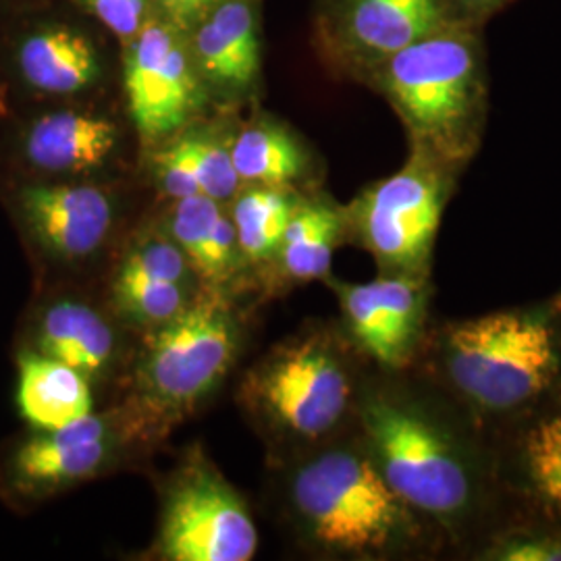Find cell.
<instances>
[{
  "instance_id": "6da1fadb",
  "label": "cell",
  "mask_w": 561,
  "mask_h": 561,
  "mask_svg": "<svg viewBox=\"0 0 561 561\" xmlns=\"http://www.w3.org/2000/svg\"><path fill=\"white\" fill-rule=\"evenodd\" d=\"M403 121L412 148L463 169L489 113L482 27L449 23L379 65L368 78Z\"/></svg>"
},
{
  "instance_id": "7a4b0ae2",
  "label": "cell",
  "mask_w": 561,
  "mask_h": 561,
  "mask_svg": "<svg viewBox=\"0 0 561 561\" xmlns=\"http://www.w3.org/2000/svg\"><path fill=\"white\" fill-rule=\"evenodd\" d=\"M443 360L454 387L482 410H516L560 373V333L545 310H505L451 324Z\"/></svg>"
},
{
  "instance_id": "3957f363",
  "label": "cell",
  "mask_w": 561,
  "mask_h": 561,
  "mask_svg": "<svg viewBox=\"0 0 561 561\" xmlns=\"http://www.w3.org/2000/svg\"><path fill=\"white\" fill-rule=\"evenodd\" d=\"M291 502L310 537L335 553L379 556L412 535V510L358 451L333 449L306 461Z\"/></svg>"
},
{
  "instance_id": "277c9868",
  "label": "cell",
  "mask_w": 561,
  "mask_h": 561,
  "mask_svg": "<svg viewBox=\"0 0 561 561\" xmlns=\"http://www.w3.org/2000/svg\"><path fill=\"white\" fill-rule=\"evenodd\" d=\"M370 460L412 512L454 520L472 502L470 468L435 422L400 401L377 398L364 405Z\"/></svg>"
},
{
  "instance_id": "5b68a950",
  "label": "cell",
  "mask_w": 561,
  "mask_h": 561,
  "mask_svg": "<svg viewBox=\"0 0 561 561\" xmlns=\"http://www.w3.org/2000/svg\"><path fill=\"white\" fill-rule=\"evenodd\" d=\"M460 169L412 148L398 173L364 190L352 221L366 250L393 275L424 279Z\"/></svg>"
},
{
  "instance_id": "8992f818",
  "label": "cell",
  "mask_w": 561,
  "mask_h": 561,
  "mask_svg": "<svg viewBox=\"0 0 561 561\" xmlns=\"http://www.w3.org/2000/svg\"><path fill=\"white\" fill-rule=\"evenodd\" d=\"M123 85L131 121L148 141L180 131L204 102V80L187 34L159 13L125 44Z\"/></svg>"
},
{
  "instance_id": "52a82bcc",
  "label": "cell",
  "mask_w": 561,
  "mask_h": 561,
  "mask_svg": "<svg viewBox=\"0 0 561 561\" xmlns=\"http://www.w3.org/2000/svg\"><path fill=\"white\" fill-rule=\"evenodd\" d=\"M238 352V324L217 300L187 306L148 343L140 375L146 391L169 408L202 400L229 370Z\"/></svg>"
},
{
  "instance_id": "ba28073f",
  "label": "cell",
  "mask_w": 561,
  "mask_h": 561,
  "mask_svg": "<svg viewBox=\"0 0 561 561\" xmlns=\"http://www.w3.org/2000/svg\"><path fill=\"white\" fill-rule=\"evenodd\" d=\"M259 530L240 495L206 463H190L162 505L159 551L171 561H248Z\"/></svg>"
},
{
  "instance_id": "9c48e42d",
  "label": "cell",
  "mask_w": 561,
  "mask_h": 561,
  "mask_svg": "<svg viewBox=\"0 0 561 561\" xmlns=\"http://www.w3.org/2000/svg\"><path fill=\"white\" fill-rule=\"evenodd\" d=\"M250 391L280 431L317 439L333 431L347 412L352 381L340 356L324 341L304 340L264 362Z\"/></svg>"
},
{
  "instance_id": "30bf717a",
  "label": "cell",
  "mask_w": 561,
  "mask_h": 561,
  "mask_svg": "<svg viewBox=\"0 0 561 561\" xmlns=\"http://www.w3.org/2000/svg\"><path fill=\"white\" fill-rule=\"evenodd\" d=\"M449 23L447 0H324L319 36L335 65L366 80L385 60Z\"/></svg>"
},
{
  "instance_id": "8fae6325",
  "label": "cell",
  "mask_w": 561,
  "mask_h": 561,
  "mask_svg": "<svg viewBox=\"0 0 561 561\" xmlns=\"http://www.w3.org/2000/svg\"><path fill=\"white\" fill-rule=\"evenodd\" d=\"M337 296L352 335L368 356L389 368L410 362L424 324V279L387 275L366 283H337Z\"/></svg>"
},
{
  "instance_id": "7c38bea8",
  "label": "cell",
  "mask_w": 561,
  "mask_h": 561,
  "mask_svg": "<svg viewBox=\"0 0 561 561\" xmlns=\"http://www.w3.org/2000/svg\"><path fill=\"white\" fill-rule=\"evenodd\" d=\"M15 206L27 233L60 261H81L94 254L115 219L113 201L85 183L23 185Z\"/></svg>"
},
{
  "instance_id": "4fadbf2b",
  "label": "cell",
  "mask_w": 561,
  "mask_h": 561,
  "mask_svg": "<svg viewBox=\"0 0 561 561\" xmlns=\"http://www.w3.org/2000/svg\"><path fill=\"white\" fill-rule=\"evenodd\" d=\"M111 454L106 422L90 414L21 442L9 456L7 481L21 497H44L94 477Z\"/></svg>"
},
{
  "instance_id": "5bb4252c",
  "label": "cell",
  "mask_w": 561,
  "mask_h": 561,
  "mask_svg": "<svg viewBox=\"0 0 561 561\" xmlns=\"http://www.w3.org/2000/svg\"><path fill=\"white\" fill-rule=\"evenodd\" d=\"M187 42L204 85L243 94L261 78V0H219Z\"/></svg>"
},
{
  "instance_id": "9a60e30c",
  "label": "cell",
  "mask_w": 561,
  "mask_h": 561,
  "mask_svg": "<svg viewBox=\"0 0 561 561\" xmlns=\"http://www.w3.org/2000/svg\"><path fill=\"white\" fill-rule=\"evenodd\" d=\"M117 125L101 115L60 108L38 115L21 136L30 167L50 175H80L99 169L117 148Z\"/></svg>"
},
{
  "instance_id": "2e32d148",
  "label": "cell",
  "mask_w": 561,
  "mask_h": 561,
  "mask_svg": "<svg viewBox=\"0 0 561 561\" xmlns=\"http://www.w3.org/2000/svg\"><path fill=\"white\" fill-rule=\"evenodd\" d=\"M21 80L48 96H71L94 85L101 60L94 44L67 25H42L15 50Z\"/></svg>"
},
{
  "instance_id": "e0dca14e",
  "label": "cell",
  "mask_w": 561,
  "mask_h": 561,
  "mask_svg": "<svg viewBox=\"0 0 561 561\" xmlns=\"http://www.w3.org/2000/svg\"><path fill=\"white\" fill-rule=\"evenodd\" d=\"M18 408L36 431H53L94 414L90 379L65 362L23 352L18 366Z\"/></svg>"
},
{
  "instance_id": "ac0fdd59",
  "label": "cell",
  "mask_w": 561,
  "mask_h": 561,
  "mask_svg": "<svg viewBox=\"0 0 561 561\" xmlns=\"http://www.w3.org/2000/svg\"><path fill=\"white\" fill-rule=\"evenodd\" d=\"M36 352L65 362L88 379L99 377L115 356V333L94 308L60 300L42 310L34 329Z\"/></svg>"
},
{
  "instance_id": "d6986e66",
  "label": "cell",
  "mask_w": 561,
  "mask_h": 561,
  "mask_svg": "<svg viewBox=\"0 0 561 561\" xmlns=\"http://www.w3.org/2000/svg\"><path fill=\"white\" fill-rule=\"evenodd\" d=\"M171 240L180 245L190 266L206 280L227 279L241 256L231 215L208 196L175 201Z\"/></svg>"
},
{
  "instance_id": "ffe728a7",
  "label": "cell",
  "mask_w": 561,
  "mask_h": 561,
  "mask_svg": "<svg viewBox=\"0 0 561 561\" xmlns=\"http://www.w3.org/2000/svg\"><path fill=\"white\" fill-rule=\"evenodd\" d=\"M231 161L241 183L291 187L310 171V157L294 134L275 123L243 127L229 144Z\"/></svg>"
},
{
  "instance_id": "44dd1931",
  "label": "cell",
  "mask_w": 561,
  "mask_h": 561,
  "mask_svg": "<svg viewBox=\"0 0 561 561\" xmlns=\"http://www.w3.org/2000/svg\"><path fill=\"white\" fill-rule=\"evenodd\" d=\"M343 221L340 208L331 202L300 201L285 227L277 254L285 275L296 280L329 275Z\"/></svg>"
},
{
  "instance_id": "7402d4cb",
  "label": "cell",
  "mask_w": 561,
  "mask_h": 561,
  "mask_svg": "<svg viewBox=\"0 0 561 561\" xmlns=\"http://www.w3.org/2000/svg\"><path fill=\"white\" fill-rule=\"evenodd\" d=\"M300 201L289 187L250 185L236 194L231 221L240 243V252L252 262H264L279 254L285 227Z\"/></svg>"
},
{
  "instance_id": "603a6c76",
  "label": "cell",
  "mask_w": 561,
  "mask_h": 561,
  "mask_svg": "<svg viewBox=\"0 0 561 561\" xmlns=\"http://www.w3.org/2000/svg\"><path fill=\"white\" fill-rule=\"evenodd\" d=\"M522 470L542 507L561 518V412L537 422L522 443Z\"/></svg>"
},
{
  "instance_id": "cb8c5ba5",
  "label": "cell",
  "mask_w": 561,
  "mask_h": 561,
  "mask_svg": "<svg viewBox=\"0 0 561 561\" xmlns=\"http://www.w3.org/2000/svg\"><path fill=\"white\" fill-rule=\"evenodd\" d=\"M115 298L129 319L157 327L175 319L187 308L185 287L180 280L117 277Z\"/></svg>"
},
{
  "instance_id": "d4e9b609",
  "label": "cell",
  "mask_w": 561,
  "mask_h": 561,
  "mask_svg": "<svg viewBox=\"0 0 561 561\" xmlns=\"http://www.w3.org/2000/svg\"><path fill=\"white\" fill-rule=\"evenodd\" d=\"M173 144L190 164L202 196L221 204L236 198L241 181L231 161L229 146L208 136H183Z\"/></svg>"
},
{
  "instance_id": "484cf974",
  "label": "cell",
  "mask_w": 561,
  "mask_h": 561,
  "mask_svg": "<svg viewBox=\"0 0 561 561\" xmlns=\"http://www.w3.org/2000/svg\"><path fill=\"white\" fill-rule=\"evenodd\" d=\"M190 271V262L173 240L144 241L129 252L121 264L117 277H144V279L180 280Z\"/></svg>"
},
{
  "instance_id": "4316f807",
  "label": "cell",
  "mask_w": 561,
  "mask_h": 561,
  "mask_svg": "<svg viewBox=\"0 0 561 561\" xmlns=\"http://www.w3.org/2000/svg\"><path fill=\"white\" fill-rule=\"evenodd\" d=\"M81 7L101 21L123 44L131 41L141 25L154 13L152 0H78Z\"/></svg>"
},
{
  "instance_id": "83f0119b",
  "label": "cell",
  "mask_w": 561,
  "mask_h": 561,
  "mask_svg": "<svg viewBox=\"0 0 561 561\" xmlns=\"http://www.w3.org/2000/svg\"><path fill=\"white\" fill-rule=\"evenodd\" d=\"M503 561H561V541L553 537H512L493 553Z\"/></svg>"
},
{
  "instance_id": "f1b7e54d",
  "label": "cell",
  "mask_w": 561,
  "mask_h": 561,
  "mask_svg": "<svg viewBox=\"0 0 561 561\" xmlns=\"http://www.w3.org/2000/svg\"><path fill=\"white\" fill-rule=\"evenodd\" d=\"M217 2L219 0H152V7L154 13L187 34Z\"/></svg>"
},
{
  "instance_id": "f546056e",
  "label": "cell",
  "mask_w": 561,
  "mask_h": 561,
  "mask_svg": "<svg viewBox=\"0 0 561 561\" xmlns=\"http://www.w3.org/2000/svg\"><path fill=\"white\" fill-rule=\"evenodd\" d=\"M512 2L516 0H447V7L454 23L482 27L486 21L502 13L503 9L510 7Z\"/></svg>"
}]
</instances>
